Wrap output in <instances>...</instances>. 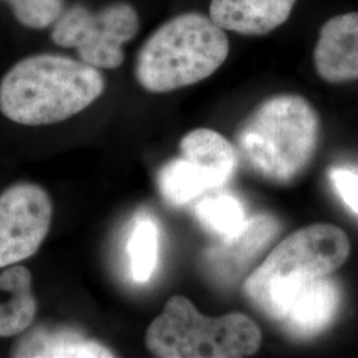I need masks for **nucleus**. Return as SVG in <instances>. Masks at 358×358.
<instances>
[{"label": "nucleus", "mask_w": 358, "mask_h": 358, "mask_svg": "<svg viewBox=\"0 0 358 358\" xmlns=\"http://www.w3.org/2000/svg\"><path fill=\"white\" fill-rule=\"evenodd\" d=\"M145 344L155 357H248L262 345V332L243 313L207 317L189 299L173 296L149 325Z\"/></svg>", "instance_id": "obj_5"}, {"label": "nucleus", "mask_w": 358, "mask_h": 358, "mask_svg": "<svg viewBox=\"0 0 358 358\" xmlns=\"http://www.w3.org/2000/svg\"><path fill=\"white\" fill-rule=\"evenodd\" d=\"M53 206L41 186L17 182L0 195V268L38 252L51 229Z\"/></svg>", "instance_id": "obj_7"}, {"label": "nucleus", "mask_w": 358, "mask_h": 358, "mask_svg": "<svg viewBox=\"0 0 358 358\" xmlns=\"http://www.w3.org/2000/svg\"><path fill=\"white\" fill-rule=\"evenodd\" d=\"M195 217L205 230L222 241L236 236L248 220L243 206L230 194L206 196L195 207Z\"/></svg>", "instance_id": "obj_16"}, {"label": "nucleus", "mask_w": 358, "mask_h": 358, "mask_svg": "<svg viewBox=\"0 0 358 358\" xmlns=\"http://www.w3.org/2000/svg\"><path fill=\"white\" fill-rule=\"evenodd\" d=\"M317 75L341 84L358 78V13L337 15L321 27L313 52Z\"/></svg>", "instance_id": "obj_8"}, {"label": "nucleus", "mask_w": 358, "mask_h": 358, "mask_svg": "<svg viewBox=\"0 0 358 358\" xmlns=\"http://www.w3.org/2000/svg\"><path fill=\"white\" fill-rule=\"evenodd\" d=\"M320 120L300 94L284 93L259 103L239 127L236 142L247 164L275 183H289L310 164Z\"/></svg>", "instance_id": "obj_2"}, {"label": "nucleus", "mask_w": 358, "mask_h": 358, "mask_svg": "<svg viewBox=\"0 0 358 358\" xmlns=\"http://www.w3.org/2000/svg\"><path fill=\"white\" fill-rule=\"evenodd\" d=\"M16 357H113L106 346L76 332L38 333L28 337L16 350Z\"/></svg>", "instance_id": "obj_15"}, {"label": "nucleus", "mask_w": 358, "mask_h": 358, "mask_svg": "<svg viewBox=\"0 0 358 358\" xmlns=\"http://www.w3.org/2000/svg\"><path fill=\"white\" fill-rule=\"evenodd\" d=\"M157 185L164 201L173 207L187 205L199 195L220 187L210 171L183 155L173 158L161 167Z\"/></svg>", "instance_id": "obj_13"}, {"label": "nucleus", "mask_w": 358, "mask_h": 358, "mask_svg": "<svg viewBox=\"0 0 358 358\" xmlns=\"http://www.w3.org/2000/svg\"><path fill=\"white\" fill-rule=\"evenodd\" d=\"M331 179L344 203L358 214V173L341 167L332 169Z\"/></svg>", "instance_id": "obj_19"}, {"label": "nucleus", "mask_w": 358, "mask_h": 358, "mask_svg": "<svg viewBox=\"0 0 358 358\" xmlns=\"http://www.w3.org/2000/svg\"><path fill=\"white\" fill-rule=\"evenodd\" d=\"M138 13L128 3H113L99 13L76 4L63 11L52 29V40L76 48L80 60L99 69H115L124 63V44L136 38Z\"/></svg>", "instance_id": "obj_6"}, {"label": "nucleus", "mask_w": 358, "mask_h": 358, "mask_svg": "<svg viewBox=\"0 0 358 358\" xmlns=\"http://www.w3.org/2000/svg\"><path fill=\"white\" fill-rule=\"evenodd\" d=\"M159 251V230L153 219L138 217L128 241V255L131 278L136 282H146L157 267Z\"/></svg>", "instance_id": "obj_17"}, {"label": "nucleus", "mask_w": 358, "mask_h": 358, "mask_svg": "<svg viewBox=\"0 0 358 358\" xmlns=\"http://www.w3.org/2000/svg\"><path fill=\"white\" fill-rule=\"evenodd\" d=\"M103 90L99 68L62 55H32L1 78L0 112L20 125H51L78 115Z\"/></svg>", "instance_id": "obj_1"}, {"label": "nucleus", "mask_w": 358, "mask_h": 358, "mask_svg": "<svg viewBox=\"0 0 358 358\" xmlns=\"http://www.w3.org/2000/svg\"><path fill=\"white\" fill-rule=\"evenodd\" d=\"M32 275L23 266H10L0 273V337L24 332L36 316Z\"/></svg>", "instance_id": "obj_12"}, {"label": "nucleus", "mask_w": 358, "mask_h": 358, "mask_svg": "<svg viewBox=\"0 0 358 358\" xmlns=\"http://www.w3.org/2000/svg\"><path fill=\"white\" fill-rule=\"evenodd\" d=\"M16 20L32 29H43L56 23L63 13V0H4Z\"/></svg>", "instance_id": "obj_18"}, {"label": "nucleus", "mask_w": 358, "mask_h": 358, "mask_svg": "<svg viewBox=\"0 0 358 358\" xmlns=\"http://www.w3.org/2000/svg\"><path fill=\"white\" fill-rule=\"evenodd\" d=\"M340 303V289L328 276L310 280L292 297L282 324L294 337H315L331 325Z\"/></svg>", "instance_id": "obj_9"}, {"label": "nucleus", "mask_w": 358, "mask_h": 358, "mask_svg": "<svg viewBox=\"0 0 358 358\" xmlns=\"http://www.w3.org/2000/svg\"><path fill=\"white\" fill-rule=\"evenodd\" d=\"M349 252L350 243L341 229L327 223L303 227L278 244L248 276L244 294L264 316L282 322L296 292L340 268Z\"/></svg>", "instance_id": "obj_4"}, {"label": "nucleus", "mask_w": 358, "mask_h": 358, "mask_svg": "<svg viewBox=\"0 0 358 358\" xmlns=\"http://www.w3.org/2000/svg\"><path fill=\"white\" fill-rule=\"evenodd\" d=\"M296 0H211L210 17L224 31L263 36L282 26Z\"/></svg>", "instance_id": "obj_10"}, {"label": "nucleus", "mask_w": 358, "mask_h": 358, "mask_svg": "<svg viewBox=\"0 0 358 358\" xmlns=\"http://www.w3.org/2000/svg\"><path fill=\"white\" fill-rule=\"evenodd\" d=\"M278 232L279 223L275 217L259 215L248 219L243 230L236 236L223 239L217 248L211 250L208 260L219 273L227 278L236 275L255 259Z\"/></svg>", "instance_id": "obj_11"}, {"label": "nucleus", "mask_w": 358, "mask_h": 358, "mask_svg": "<svg viewBox=\"0 0 358 358\" xmlns=\"http://www.w3.org/2000/svg\"><path fill=\"white\" fill-rule=\"evenodd\" d=\"M229 52L226 31L210 16L180 13L143 43L136 59L134 76L148 92H173L214 75L227 60Z\"/></svg>", "instance_id": "obj_3"}, {"label": "nucleus", "mask_w": 358, "mask_h": 358, "mask_svg": "<svg viewBox=\"0 0 358 358\" xmlns=\"http://www.w3.org/2000/svg\"><path fill=\"white\" fill-rule=\"evenodd\" d=\"M180 154L199 161L217 180L227 183L236 169V152L229 140L213 129L199 128L189 131L179 142Z\"/></svg>", "instance_id": "obj_14"}]
</instances>
